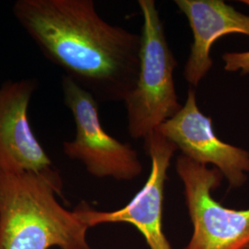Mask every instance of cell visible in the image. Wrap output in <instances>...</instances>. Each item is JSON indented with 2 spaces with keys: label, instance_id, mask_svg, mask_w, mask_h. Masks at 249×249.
<instances>
[{
  "label": "cell",
  "instance_id": "cell-3",
  "mask_svg": "<svg viewBox=\"0 0 249 249\" xmlns=\"http://www.w3.org/2000/svg\"><path fill=\"white\" fill-rule=\"evenodd\" d=\"M139 6L143 18L140 72L124 103L128 133L135 140L145 141L183 106L174 80L178 61L167 43L156 4L153 0H139Z\"/></svg>",
  "mask_w": 249,
  "mask_h": 249
},
{
  "label": "cell",
  "instance_id": "cell-12",
  "mask_svg": "<svg viewBox=\"0 0 249 249\" xmlns=\"http://www.w3.org/2000/svg\"><path fill=\"white\" fill-rule=\"evenodd\" d=\"M249 249V247H248V248H247V249Z\"/></svg>",
  "mask_w": 249,
  "mask_h": 249
},
{
  "label": "cell",
  "instance_id": "cell-9",
  "mask_svg": "<svg viewBox=\"0 0 249 249\" xmlns=\"http://www.w3.org/2000/svg\"><path fill=\"white\" fill-rule=\"evenodd\" d=\"M187 17L193 43L184 69V78L196 87L213 67L211 48L220 37L231 34L249 36V16L222 0H176Z\"/></svg>",
  "mask_w": 249,
  "mask_h": 249
},
{
  "label": "cell",
  "instance_id": "cell-7",
  "mask_svg": "<svg viewBox=\"0 0 249 249\" xmlns=\"http://www.w3.org/2000/svg\"><path fill=\"white\" fill-rule=\"evenodd\" d=\"M144 142L151 157V174L131 201L114 212H99L81 203L76 212L89 228L102 223H131L142 232L150 249H172L162 230V213L167 170L178 148L158 129Z\"/></svg>",
  "mask_w": 249,
  "mask_h": 249
},
{
  "label": "cell",
  "instance_id": "cell-1",
  "mask_svg": "<svg viewBox=\"0 0 249 249\" xmlns=\"http://www.w3.org/2000/svg\"><path fill=\"white\" fill-rule=\"evenodd\" d=\"M12 13L45 57L98 102H124L135 88L141 36L108 23L92 0H17Z\"/></svg>",
  "mask_w": 249,
  "mask_h": 249
},
{
  "label": "cell",
  "instance_id": "cell-2",
  "mask_svg": "<svg viewBox=\"0 0 249 249\" xmlns=\"http://www.w3.org/2000/svg\"><path fill=\"white\" fill-rule=\"evenodd\" d=\"M48 179L0 169V249H90L89 227Z\"/></svg>",
  "mask_w": 249,
  "mask_h": 249
},
{
  "label": "cell",
  "instance_id": "cell-8",
  "mask_svg": "<svg viewBox=\"0 0 249 249\" xmlns=\"http://www.w3.org/2000/svg\"><path fill=\"white\" fill-rule=\"evenodd\" d=\"M157 129L187 158L200 164L214 165L231 188L246 183L249 151L219 140L214 133L212 118L198 109L194 89H189L186 103L178 114Z\"/></svg>",
  "mask_w": 249,
  "mask_h": 249
},
{
  "label": "cell",
  "instance_id": "cell-10",
  "mask_svg": "<svg viewBox=\"0 0 249 249\" xmlns=\"http://www.w3.org/2000/svg\"><path fill=\"white\" fill-rule=\"evenodd\" d=\"M224 70L226 71L249 73V51L243 53H226L223 55Z\"/></svg>",
  "mask_w": 249,
  "mask_h": 249
},
{
  "label": "cell",
  "instance_id": "cell-11",
  "mask_svg": "<svg viewBox=\"0 0 249 249\" xmlns=\"http://www.w3.org/2000/svg\"><path fill=\"white\" fill-rule=\"evenodd\" d=\"M243 3H245L246 5H248V6H249V0H244V1H242Z\"/></svg>",
  "mask_w": 249,
  "mask_h": 249
},
{
  "label": "cell",
  "instance_id": "cell-4",
  "mask_svg": "<svg viewBox=\"0 0 249 249\" xmlns=\"http://www.w3.org/2000/svg\"><path fill=\"white\" fill-rule=\"evenodd\" d=\"M61 88L64 103L76 125L75 139L63 142L64 154L80 161L95 178L124 181L138 178L143 167L137 151L107 133L100 120L98 101L66 76Z\"/></svg>",
  "mask_w": 249,
  "mask_h": 249
},
{
  "label": "cell",
  "instance_id": "cell-5",
  "mask_svg": "<svg viewBox=\"0 0 249 249\" xmlns=\"http://www.w3.org/2000/svg\"><path fill=\"white\" fill-rule=\"evenodd\" d=\"M176 169L184 185L185 198L194 231L184 249H245L249 246V209L223 207L212 196L223 175L185 155H179Z\"/></svg>",
  "mask_w": 249,
  "mask_h": 249
},
{
  "label": "cell",
  "instance_id": "cell-6",
  "mask_svg": "<svg viewBox=\"0 0 249 249\" xmlns=\"http://www.w3.org/2000/svg\"><path fill=\"white\" fill-rule=\"evenodd\" d=\"M37 87L34 78L8 80L0 86V169L41 176L62 192L60 176L29 119L30 104Z\"/></svg>",
  "mask_w": 249,
  "mask_h": 249
}]
</instances>
